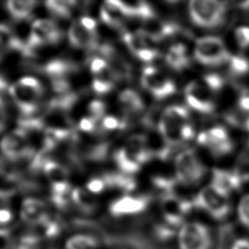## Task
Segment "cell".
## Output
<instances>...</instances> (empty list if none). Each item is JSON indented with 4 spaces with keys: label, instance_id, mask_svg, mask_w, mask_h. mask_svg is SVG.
<instances>
[{
    "label": "cell",
    "instance_id": "obj_1",
    "mask_svg": "<svg viewBox=\"0 0 249 249\" xmlns=\"http://www.w3.org/2000/svg\"><path fill=\"white\" fill-rule=\"evenodd\" d=\"M228 79L217 70H205L190 79L183 88L184 104L195 115L210 117L220 107Z\"/></svg>",
    "mask_w": 249,
    "mask_h": 249
},
{
    "label": "cell",
    "instance_id": "obj_2",
    "mask_svg": "<svg viewBox=\"0 0 249 249\" xmlns=\"http://www.w3.org/2000/svg\"><path fill=\"white\" fill-rule=\"evenodd\" d=\"M157 130L170 148H186L196 141L199 128L196 116L183 104H171L159 116Z\"/></svg>",
    "mask_w": 249,
    "mask_h": 249
},
{
    "label": "cell",
    "instance_id": "obj_3",
    "mask_svg": "<svg viewBox=\"0 0 249 249\" xmlns=\"http://www.w3.org/2000/svg\"><path fill=\"white\" fill-rule=\"evenodd\" d=\"M207 157L196 146H189L180 150L173 161V172L179 187L200 188L209 178L211 167Z\"/></svg>",
    "mask_w": 249,
    "mask_h": 249
},
{
    "label": "cell",
    "instance_id": "obj_4",
    "mask_svg": "<svg viewBox=\"0 0 249 249\" xmlns=\"http://www.w3.org/2000/svg\"><path fill=\"white\" fill-rule=\"evenodd\" d=\"M195 146L207 158L224 160L234 153L236 140L227 124L214 123L199 128Z\"/></svg>",
    "mask_w": 249,
    "mask_h": 249
},
{
    "label": "cell",
    "instance_id": "obj_5",
    "mask_svg": "<svg viewBox=\"0 0 249 249\" xmlns=\"http://www.w3.org/2000/svg\"><path fill=\"white\" fill-rule=\"evenodd\" d=\"M186 11L190 22L205 34L221 28L230 14L228 3L219 0H193Z\"/></svg>",
    "mask_w": 249,
    "mask_h": 249
},
{
    "label": "cell",
    "instance_id": "obj_6",
    "mask_svg": "<svg viewBox=\"0 0 249 249\" xmlns=\"http://www.w3.org/2000/svg\"><path fill=\"white\" fill-rule=\"evenodd\" d=\"M231 52L228 42L212 33L203 34L193 42L195 63L202 66L205 70L222 69Z\"/></svg>",
    "mask_w": 249,
    "mask_h": 249
},
{
    "label": "cell",
    "instance_id": "obj_7",
    "mask_svg": "<svg viewBox=\"0 0 249 249\" xmlns=\"http://www.w3.org/2000/svg\"><path fill=\"white\" fill-rule=\"evenodd\" d=\"M195 209L215 221L227 219L234 206L231 196L221 192L209 183L200 187L194 196Z\"/></svg>",
    "mask_w": 249,
    "mask_h": 249
},
{
    "label": "cell",
    "instance_id": "obj_8",
    "mask_svg": "<svg viewBox=\"0 0 249 249\" xmlns=\"http://www.w3.org/2000/svg\"><path fill=\"white\" fill-rule=\"evenodd\" d=\"M152 158L146 135L134 134L116 153L115 160L124 173H134Z\"/></svg>",
    "mask_w": 249,
    "mask_h": 249
},
{
    "label": "cell",
    "instance_id": "obj_9",
    "mask_svg": "<svg viewBox=\"0 0 249 249\" xmlns=\"http://www.w3.org/2000/svg\"><path fill=\"white\" fill-rule=\"evenodd\" d=\"M9 92L21 113L29 117L38 109L44 88L38 79L25 76L12 84L9 87Z\"/></svg>",
    "mask_w": 249,
    "mask_h": 249
},
{
    "label": "cell",
    "instance_id": "obj_10",
    "mask_svg": "<svg viewBox=\"0 0 249 249\" xmlns=\"http://www.w3.org/2000/svg\"><path fill=\"white\" fill-rule=\"evenodd\" d=\"M178 249H211L213 235L210 228L198 220H188L176 231Z\"/></svg>",
    "mask_w": 249,
    "mask_h": 249
},
{
    "label": "cell",
    "instance_id": "obj_11",
    "mask_svg": "<svg viewBox=\"0 0 249 249\" xmlns=\"http://www.w3.org/2000/svg\"><path fill=\"white\" fill-rule=\"evenodd\" d=\"M142 87L157 100H164L177 91V84L169 72L156 66L148 65L141 75Z\"/></svg>",
    "mask_w": 249,
    "mask_h": 249
},
{
    "label": "cell",
    "instance_id": "obj_12",
    "mask_svg": "<svg viewBox=\"0 0 249 249\" xmlns=\"http://www.w3.org/2000/svg\"><path fill=\"white\" fill-rule=\"evenodd\" d=\"M162 216L167 225L178 226L187 222L189 215L195 209L194 197L189 198L184 195H179L176 191L164 196L160 203Z\"/></svg>",
    "mask_w": 249,
    "mask_h": 249
},
{
    "label": "cell",
    "instance_id": "obj_13",
    "mask_svg": "<svg viewBox=\"0 0 249 249\" xmlns=\"http://www.w3.org/2000/svg\"><path fill=\"white\" fill-rule=\"evenodd\" d=\"M208 179L207 183L230 196L239 192L247 183L244 170L230 166L212 167Z\"/></svg>",
    "mask_w": 249,
    "mask_h": 249
},
{
    "label": "cell",
    "instance_id": "obj_14",
    "mask_svg": "<svg viewBox=\"0 0 249 249\" xmlns=\"http://www.w3.org/2000/svg\"><path fill=\"white\" fill-rule=\"evenodd\" d=\"M61 38V31L51 19L39 18L32 22L27 38L28 53L37 47L55 44Z\"/></svg>",
    "mask_w": 249,
    "mask_h": 249
},
{
    "label": "cell",
    "instance_id": "obj_15",
    "mask_svg": "<svg viewBox=\"0 0 249 249\" xmlns=\"http://www.w3.org/2000/svg\"><path fill=\"white\" fill-rule=\"evenodd\" d=\"M163 59L167 67L173 72L189 70L195 63L193 55V43L188 44L183 40H176L167 48Z\"/></svg>",
    "mask_w": 249,
    "mask_h": 249
},
{
    "label": "cell",
    "instance_id": "obj_16",
    "mask_svg": "<svg viewBox=\"0 0 249 249\" xmlns=\"http://www.w3.org/2000/svg\"><path fill=\"white\" fill-rule=\"evenodd\" d=\"M0 149L11 160L22 159L33 152L26 131L20 127L13 129L2 138Z\"/></svg>",
    "mask_w": 249,
    "mask_h": 249
},
{
    "label": "cell",
    "instance_id": "obj_17",
    "mask_svg": "<svg viewBox=\"0 0 249 249\" xmlns=\"http://www.w3.org/2000/svg\"><path fill=\"white\" fill-rule=\"evenodd\" d=\"M20 218L31 226H41L48 220L47 206L38 198H25L20 206Z\"/></svg>",
    "mask_w": 249,
    "mask_h": 249
},
{
    "label": "cell",
    "instance_id": "obj_18",
    "mask_svg": "<svg viewBox=\"0 0 249 249\" xmlns=\"http://www.w3.org/2000/svg\"><path fill=\"white\" fill-rule=\"evenodd\" d=\"M68 40L77 49H92L97 42V33L87 28L80 19L74 20L68 29Z\"/></svg>",
    "mask_w": 249,
    "mask_h": 249
},
{
    "label": "cell",
    "instance_id": "obj_19",
    "mask_svg": "<svg viewBox=\"0 0 249 249\" xmlns=\"http://www.w3.org/2000/svg\"><path fill=\"white\" fill-rule=\"evenodd\" d=\"M222 69L228 80L247 78L249 76V53L231 51Z\"/></svg>",
    "mask_w": 249,
    "mask_h": 249
},
{
    "label": "cell",
    "instance_id": "obj_20",
    "mask_svg": "<svg viewBox=\"0 0 249 249\" xmlns=\"http://www.w3.org/2000/svg\"><path fill=\"white\" fill-rule=\"evenodd\" d=\"M147 203L148 198L146 196H124L111 204L110 210L116 216L135 214L144 210Z\"/></svg>",
    "mask_w": 249,
    "mask_h": 249
},
{
    "label": "cell",
    "instance_id": "obj_21",
    "mask_svg": "<svg viewBox=\"0 0 249 249\" xmlns=\"http://www.w3.org/2000/svg\"><path fill=\"white\" fill-rule=\"evenodd\" d=\"M101 20L113 27H119L124 21L126 14L121 1H105L100 8Z\"/></svg>",
    "mask_w": 249,
    "mask_h": 249
},
{
    "label": "cell",
    "instance_id": "obj_22",
    "mask_svg": "<svg viewBox=\"0 0 249 249\" xmlns=\"http://www.w3.org/2000/svg\"><path fill=\"white\" fill-rule=\"evenodd\" d=\"M230 48L233 47L231 51L239 53H249V22L239 23L235 25L230 36V41L228 42Z\"/></svg>",
    "mask_w": 249,
    "mask_h": 249
},
{
    "label": "cell",
    "instance_id": "obj_23",
    "mask_svg": "<svg viewBox=\"0 0 249 249\" xmlns=\"http://www.w3.org/2000/svg\"><path fill=\"white\" fill-rule=\"evenodd\" d=\"M15 49L26 53V46L16 36L13 29L6 23H0V59L8 51Z\"/></svg>",
    "mask_w": 249,
    "mask_h": 249
},
{
    "label": "cell",
    "instance_id": "obj_24",
    "mask_svg": "<svg viewBox=\"0 0 249 249\" xmlns=\"http://www.w3.org/2000/svg\"><path fill=\"white\" fill-rule=\"evenodd\" d=\"M118 76L109 65L103 71L93 75L92 89L93 91L98 94H104L109 92L115 86Z\"/></svg>",
    "mask_w": 249,
    "mask_h": 249
},
{
    "label": "cell",
    "instance_id": "obj_25",
    "mask_svg": "<svg viewBox=\"0 0 249 249\" xmlns=\"http://www.w3.org/2000/svg\"><path fill=\"white\" fill-rule=\"evenodd\" d=\"M119 102L123 109L128 114H136L144 109V102L141 96L130 89H124L120 93Z\"/></svg>",
    "mask_w": 249,
    "mask_h": 249
},
{
    "label": "cell",
    "instance_id": "obj_26",
    "mask_svg": "<svg viewBox=\"0 0 249 249\" xmlns=\"http://www.w3.org/2000/svg\"><path fill=\"white\" fill-rule=\"evenodd\" d=\"M43 170L46 177L52 183V186L69 183L67 169L56 161L46 160L43 164Z\"/></svg>",
    "mask_w": 249,
    "mask_h": 249
},
{
    "label": "cell",
    "instance_id": "obj_27",
    "mask_svg": "<svg viewBox=\"0 0 249 249\" xmlns=\"http://www.w3.org/2000/svg\"><path fill=\"white\" fill-rule=\"evenodd\" d=\"M37 5L36 1H18L12 0L6 3V8L9 14L18 20H22L30 17L34 7Z\"/></svg>",
    "mask_w": 249,
    "mask_h": 249
},
{
    "label": "cell",
    "instance_id": "obj_28",
    "mask_svg": "<svg viewBox=\"0 0 249 249\" xmlns=\"http://www.w3.org/2000/svg\"><path fill=\"white\" fill-rule=\"evenodd\" d=\"M65 249H98V240L87 233H76L68 237L64 244Z\"/></svg>",
    "mask_w": 249,
    "mask_h": 249
},
{
    "label": "cell",
    "instance_id": "obj_29",
    "mask_svg": "<svg viewBox=\"0 0 249 249\" xmlns=\"http://www.w3.org/2000/svg\"><path fill=\"white\" fill-rule=\"evenodd\" d=\"M72 200L83 210L92 211L97 205V200L92 193L86 188L77 187L72 191Z\"/></svg>",
    "mask_w": 249,
    "mask_h": 249
},
{
    "label": "cell",
    "instance_id": "obj_30",
    "mask_svg": "<svg viewBox=\"0 0 249 249\" xmlns=\"http://www.w3.org/2000/svg\"><path fill=\"white\" fill-rule=\"evenodd\" d=\"M104 179L107 184V188H117L124 192H129L135 189L136 183L133 178L121 173H109L105 174Z\"/></svg>",
    "mask_w": 249,
    "mask_h": 249
},
{
    "label": "cell",
    "instance_id": "obj_31",
    "mask_svg": "<svg viewBox=\"0 0 249 249\" xmlns=\"http://www.w3.org/2000/svg\"><path fill=\"white\" fill-rule=\"evenodd\" d=\"M234 212L239 224L249 231V192L239 196L234 206Z\"/></svg>",
    "mask_w": 249,
    "mask_h": 249
},
{
    "label": "cell",
    "instance_id": "obj_32",
    "mask_svg": "<svg viewBox=\"0 0 249 249\" xmlns=\"http://www.w3.org/2000/svg\"><path fill=\"white\" fill-rule=\"evenodd\" d=\"M76 4L77 3L75 1H65V0H52V1L46 2V6L48 10L53 15L59 18L69 17Z\"/></svg>",
    "mask_w": 249,
    "mask_h": 249
},
{
    "label": "cell",
    "instance_id": "obj_33",
    "mask_svg": "<svg viewBox=\"0 0 249 249\" xmlns=\"http://www.w3.org/2000/svg\"><path fill=\"white\" fill-rule=\"evenodd\" d=\"M88 111L89 113V117L94 119L95 121H98L100 118H102L104 112H105V105L100 100H92L88 105Z\"/></svg>",
    "mask_w": 249,
    "mask_h": 249
},
{
    "label": "cell",
    "instance_id": "obj_34",
    "mask_svg": "<svg viewBox=\"0 0 249 249\" xmlns=\"http://www.w3.org/2000/svg\"><path fill=\"white\" fill-rule=\"evenodd\" d=\"M106 188H107V184H106V181H105L104 177L91 178L87 183V187H86V189L88 191H89L90 193H92L93 195L103 192Z\"/></svg>",
    "mask_w": 249,
    "mask_h": 249
},
{
    "label": "cell",
    "instance_id": "obj_35",
    "mask_svg": "<svg viewBox=\"0 0 249 249\" xmlns=\"http://www.w3.org/2000/svg\"><path fill=\"white\" fill-rule=\"evenodd\" d=\"M102 126L107 130H115L124 126V124L115 116H106L101 121Z\"/></svg>",
    "mask_w": 249,
    "mask_h": 249
},
{
    "label": "cell",
    "instance_id": "obj_36",
    "mask_svg": "<svg viewBox=\"0 0 249 249\" xmlns=\"http://www.w3.org/2000/svg\"><path fill=\"white\" fill-rule=\"evenodd\" d=\"M97 121L90 118L89 116L84 117L79 122V129L84 133H92L95 129V124Z\"/></svg>",
    "mask_w": 249,
    "mask_h": 249
},
{
    "label": "cell",
    "instance_id": "obj_37",
    "mask_svg": "<svg viewBox=\"0 0 249 249\" xmlns=\"http://www.w3.org/2000/svg\"><path fill=\"white\" fill-rule=\"evenodd\" d=\"M231 249H249V238L247 237H240L235 239Z\"/></svg>",
    "mask_w": 249,
    "mask_h": 249
},
{
    "label": "cell",
    "instance_id": "obj_38",
    "mask_svg": "<svg viewBox=\"0 0 249 249\" xmlns=\"http://www.w3.org/2000/svg\"><path fill=\"white\" fill-rule=\"evenodd\" d=\"M7 121V112L3 99L0 97V132L4 129Z\"/></svg>",
    "mask_w": 249,
    "mask_h": 249
},
{
    "label": "cell",
    "instance_id": "obj_39",
    "mask_svg": "<svg viewBox=\"0 0 249 249\" xmlns=\"http://www.w3.org/2000/svg\"><path fill=\"white\" fill-rule=\"evenodd\" d=\"M12 212L8 207L0 209V225H5L9 223L12 220Z\"/></svg>",
    "mask_w": 249,
    "mask_h": 249
},
{
    "label": "cell",
    "instance_id": "obj_40",
    "mask_svg": "<svg viewBox=\"0 0 249 249\" xmlns=\"http://www.w3.org/2000/svg\"><path fill=\"white\" fill-rule=\"evenodd\" d=\"M9 197H10V193L0 190V209L8 207Z\"/></svg>",
    "mask_w": 249,
    "mask_h": 249
},
{
    "label": "cell",
    "instance_id": "obj_41",
    "mask_svg": "<svg viewBox=\"0 0 249 249\" xmlns=\"http://www.w3.org/2000/svg\"><path fill=\"white\" fill-rule=\"evenodd\" d=\"M9 243V235L5 231L0 230V249H7Z\"/></svg>",
    "mask_w": 249,
    "mask_h": 249
},
{
    "label": "cell",
    "instance_id": "obj_42",
    "mask_svg": "<svg viewBox=\"0 0 249 249\" xmlns=\"http://www.w3.org/2000/svg\"><path fill=\"white\" fill-rule=\"evenodd\" d=\"M242 10L246 13V15H248V17H249V2H245V3H243L242 5Z\"/></svg>",
    "mask_w": 249,
    "mask_h": 249
},
{
    "label": "cell",
    "instance_id": "obj_43",
    "mask_svg": "<svg viewBox=\"0 0 249 249\" xmlns=\"http://www.w3.org/2000/svg\"><path fill=\"white\" fill-rule=\"evenodd\" d=\"M244 135H245L244 144H245V147L249 150V133H246V134H244Z\"/></svg>",
    "mask_w": 249,
    "mask_h": 249
},
{
    "label": "cell",
    "instance_id": "obj_44",
    "mask_svg": "<svg viewBox=\"0 0 249 249\" xmlns=\"http://www.w3.org/2000/svg\"><path fill=\"white\" fill-rule=\"evenodd\" d=\"M244 173H245V176H246V180H247V182H249V166H248L246 169H244Z\"/></svg>",
    "mask_w": 249,
    "mask_h": 249
}]
</instances>
